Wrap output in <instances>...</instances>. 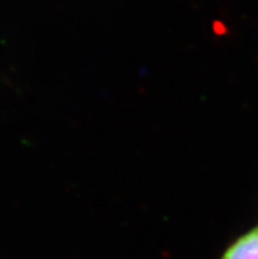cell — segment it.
Masks as SVG:
<instances>
[{"mask_svg":"<svg viewBox=\"0 0 258 259\" xmlns=\"http://www.w3.org/2000/svg\"><path fill=\"white\" fill-rule=\"evenodd\" d=\"M220 259H258V224L229 243Z\"/></svg>","mask_w":258,"mask_h":259,"instance_id":"cell-1","label":"cell"}]
</instances>
